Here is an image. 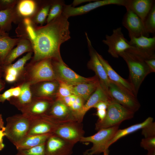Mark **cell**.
<instances>
[{
  "label": "cell",
  "instance_id": "obj_1",
  "mask_svg": "<svg viewBox=\"0 0 155 155\" xmlns=\"http://www.w3.org/2000/svg\"><path fill=\"white\" fill-rule=\"evenodd\" d=\"M68 19L62 13L45 25L38 26L34 25L29 18L24 19L22 36L31 44L34 53L31 62L61 57L60 46L70 38Z\"/></svg>",
  "mask_w": 155,
  "mask_h": 155
},
{
  "label": "cell",
  "instance_id": "obj_2",
  "mask_svg": "<svg viewBox=\"0 0 155 155\" xmlns=\"http://www.w3.org/2000/svg\"><path fill=\"white\" fill-rule=\"evenodd\" d=\"M129 70L128 81L137 96L140 87L146 77L151 73L145 61V59L129 49L120 54Z\"/></svg>",
  "mask_w": 155,
  "mask_h": 155
},
{
  "label": "cell",
  "instance_id": "obj_3",
  "mask_svg": "<svg viewBox=\"0 0 155 155\" xmlns=\"http://www.w3.org/2000/svg\"><path fill=\"white\" fill-rule=\"evenodd\" d=\"M22 75L23 82H28L31 86L44 81L57 80L51 59L31 62L20 76Z\"/></svg>",
  "mask_w": 155,
  "mask_h": 155
},
{
  "label": "cell",
  "instance_id": "obj_4",
  "mask_svg": "<svg viewBox=\"0 0 155 155\" xmlns=\"http://www.w3.org/2000/svg\"><path fill=\"white\" fill-rule=\"evenodd\" d=\"M6 121L5 136L16 146L27 136L30 125V120L22 114L8 117Z\"/></svg>",
  "mask_w": 155,
  "mask_h": 155
},
{
  "label": "cell",
  "instance_id": "obj_5",
  "mask_svg": "<svg viewBox=\"0 0 155 155\" xmlns=\"http://www.w3.org/2000/svg\"><path fill=\"white\" fill-rule=\"evenodd\" d=\"M134 114L113 100L108 104L105 118L102 121H97L95 129L98 131L119 125L123 121L132 118Z\"/></svg>",
  "mask_w": 155,
  "mask_h": 155
},
{
  "label": "cell",
  "instance_id": "obj_6",
  "mask_svg": "<svg viewBox=\"0 0 155 155\" xmlns=\"http://www.w3.org/2000/svg\"><path fill=\"white\" fill-rule=\"evenodd\" d=\"M119 125L101 129L93 135L82 137L80 142H90L93 144L90 148L84 152L83 155H97L108 150V144L119 129Z\"/></svg>",
  "mask_w": 155,
  "mask_h": 155
},
{
  "label": "cell",
  "instance_id": "obj_7",
  "mask_svg": "<svg viewBox=\"0 0 155 155\" xmlns=\"http://www.w3.org/2000/svg\"><path fill=\"white\" fill-rule=\"evenodd\" d=\"M52 61L57 80H60L73 86L92 81L97 78L96 75L86 78L79 75L68 67L61 57L52 59Z\"/></svg>",
  "mask_w": 155,
  "mask_h": 155
},
{
  "label": "cell",
  "instance_id": "obj_8",
  "mask_svg": "<svg viewBox=\"0 0 155 155\" xmlns=\"http://www.w3.org/2000/svg\"><path fill=\"white\" fill-rule=\"evenodd\" d=\"M30 119V125L27 135L53 134L60 125L69 122L57 120L47 114Z\"/></svg>",
  "mask_w": 155,
  "mask_h": 155
},
{
  "label": "cell",
  "instance_id": "obj_9",
  "mask_svg": "<svg viewBox=\"0 0 155 155\" xmlns=\"http://www.w3.org/2000/svg\"><path fill=\"white\" fill-rule=\"evenodd\" d=\"M102 41L108 46V52L114 58H118L120 54L132 47L124 37L121 27L113 29L112 34L106 35Z\"/></svg>",
  "mask_w": 155,
  "mask_h": 155
},
{
  "label": "cell",
  "instance_id": "obj_10",
  "mask_svg": "<svg viewBox=\"0 0 155 155\" xmlns=\"http://www.w3.org/2000/svg\"><path fill=\"white\" fill-rule=\"evenodd\" d=\"M82 123L76 120L63 123L58 126L53 134L75 145L84 136L85 132Z\"/></svg>",
  "mask_w": 155,
  "mask_h": 155
},
{
  "label": "cell",
  "instance_id": "obj_11",
  "mask_svg": "<svg viewBox=\"0 0 155 155\" xmlns=\"http://www.w3.org/2000/svg\"><path fill=\"white\" fill-rule=\"evenodd\" d=\"M108 92L113 100L134 113L140 107V104L136 97L125 92L111 81Z\"/></svg>",
  "mask_w": 155,
  "mask_h": 155
},
{
  "label": "cell",
  "instance_id": "obj_12",
  "mask_svg": "<svg viewBox=\"0 0 155 155\" xmlns=\"http://www.w3.org/2000/svg\"><path fill=\"white\" fill-rule=\"evenodd\" d=\"M90 59L87 63L88 68L94 71L99 80L100 85L108 94V89L110 81L99 59L97 52L93 47L87 33L85 32Z\"/></svg>",
  "mask_w": 155,
  "mask_h": 155
},
{
  "label": "cell",
  "instance_id": "obj_13",
  "mask_svg": "<svg viewBox=\"0 0 155 155\" xmlns=\"http://www.w3.org/2000/svg\"><path fill=\"white\" fill-rule=\"evenodd\" d=\"M125 0H95L94 2L77 7L71 5H64L62 13L67 18L72 16L81 15L100 7L110 5L124 6Z\"/></svg>",
  "mask_w": 155,
  "mask_h": 155
},
{
  "label": "cell",
  "instance_id": "obj_14",
  "mask_svg": "<svg viewBox=\"0 0 155 155\" xmlns=\"http://www.w3.org/2000/svg\"><path fill=\"white\" fill-rule=\"evenodd\" d=\"M131 49L145 59L155 58V36L152 37L141 36L130 38Z\"/></svg>",
  "mask_w": 155,
  "mask_h": 155
},
{
  "label": "cell",
  "instance_id": "obj_15",
  "mask_svg": "<svg viewBox=\"0 0 155 155\" xmlns=\"http://www.w3.org/2000/svg\"><path fill=\"white\" fill-rule=\"evenodd\" d=\"M52 98L33 96L31 101L20 111L30 119L46 114L55 100Z\"/></svg>",
  "mask_w": 155,
  "mask_h": 155
},
{
  "label": "cell",
  "instance_id": "obj_16",
  "mask_svg": "<svg viewBox=\"0 0 155 155\" xmlns=\"http://www.w3.org/2000/svg\"><path fill=\"white\" fill-rule=\"evenodd\" d=\"M122 24L127 30L130 38L138 37L141 36H149L150 34L146 30L143 21L129 9H126Z\"/></svg>",
  "mask_w": 155,
  "mask_h": 155
},
{
  "label": "cell",
  "instance_id": "obj_17",
  "mask_svg": "<svg viewBox=\"0 0 155 155\" xmlns=\"http://www.w3.org/2000/svg\"><path fill=\"white\" fill-rule=\"evenodd\" d=\"M74 145L53 134L45 143L46 155H71Z\"/></svg>",
  "mask_w": 155,
  "mask_h": 155
},
{
  "label": "cell",
  "instance_id": "obj_18",
  "mask_svg": "<svg viewBox=\"0 0 155 155\" xmlns=\"http://www.w3.org/2000/svg\"><path fill=\"white\" fill-rule=\"evenodd\" d=\"M112 100L109 94L103 89L100 84L82 108L77 112H72L73 117L76 121L82 123L86 113L98 102L101 101L110 102Z\"/></svg>",
  "mask_w": 155,
  "mask_h": 155
},
{
  "label": "cell",
  "instance_id": "obj_19",
  "mask_svg": "<svg viewBox=\"0 0 155 155\" xmlns=\"http://www.w3.org/2000/svg\"><path fill=\"white\" fill-rule=\"evenodd\" d=\"M97 54L110 80L125 92L136 97L137 95L128 80L121 77L113 69L107 60L97 52Z\"/></svg>",
  "mask_w": 155,
  "mask_h": 155
},
{
  "label": "cell",
  "instance_id": "obj_20",
  "mask_svg": "<svg viewBox=\"0 0 155 155\" xmlns=\"http://www.w3.org/2000/svg\"><path fill=\"white\" fill-rule=\"evenodd\" d=\"M59 86L57 80L40 82L31 86L33 96L52 98L55 97Z\"/></svg>",
  "mask_w": 155,
  "mask_h": 155
},
{
  "label": "cell",
  "instance_id": "obj_21",
  "mask_svg": "<svg viewBox=\"0 0 155 155\" xmlns=\"http://www.w3.org/2000/svg\"><path fill=\"white\" fill-rule=\"evenodd\" d=\"M154 0H125L124 6L139 17L144 22L154 4Z\"/></svg>",
  "mask_w": 155,
  "mask_h": 155
},
{
  "label": "cell",
  "instance_id": "obj_22",
  "mask_svg": "<svg viewBox=\"0 0 155 155\" xmlns=\"http://www.w3.org/2000/svg\"><path fill=\"white\" fill-rule=\"evenodd\" d=\"M46 114L56 119L64 121L75 120L68 107L60 100H55Z\"/></svg>",
  "mask_w": 155,
  "mask_h": 155
},
{
  "label": "cell",
  "instance_id": "obj_23",
  "mask_svg": "<svg viewBox=\"0 0 155 155\" xmlns=\"http://www.w3.org/2000/svg\"><path fill=\"white\" fill-rule=\"evenodd\" d=\"M19 85L21 88L19 96L17 98L12 97L9 101L20 111L30 102L33 95L31 90V85L29 83L23 82Z\"/></svg>",
  "mask_w": 155,
  "mask_h": 155
},
{
  "label": "cell",
  "instance_id": "obj_24",
  "mask_svg": "<svg viewBox=\"0 0 155 155\" xmlns=\"http://www.w3.org/2000/svg\"><path fill=\"white\" fill-rule=\"evenodd\" d=\"M100 83L98 78L90 81L81 83L72 86V94L86 101L95 92Z\"/></svg>",
  "mask_w": 155,
  "mask_h": 155
},
{
  "label": "cell",
  "instance_id": "obj_25",
  "mask_svg": "<svg viewBox=\"0 0 155 155\" xmlns=\"http://www.w3.org/2000/svg\"><path fill=\"white\" fill-rule=\"evenodd\" d=\"M17 46L7 55L3 63V66L11 64L17 58L26 52H32L33 49L30 41L25 38H20Z\"/></svg>",
  "mask_w": 155,
  "mask_h": 155
},
{
  "label": "cell",
  "instance_id": "obj_26",
  "mask_svg": "<svg viewBox=\"0 0 155 155\" xmlns=\"http://www.w3.org/2000/svg\"><path fill=\"white\" fill-rule=\"evenodd\" d=\"M53 133L27 135L15 146L18 150L29 149L45 143Z\"/></svg>",
  "mask_w": 155,
  "mask_h": 155
},
{
  "label": "cell",
  "instance_id": "obj_27",
  "mask_svg": "<svg viewBox=\"0 0 155 155\" xmlns=\"http://www.w3.org/2000/svg\"><path fill=\"white\" fill-rule=\"evenodd\" d=\"M20 39L10 38L7 33L0 29V58L2 64L7 55Z\"/></svg>",
  "mask_w": 155,
  "mask_h": 155
},
{
  "label": "cell",
  "instance_id": "obj_28",
  "mask_svg": "<svg viewBox=\"0 0 155 155\" xmlns=\"http://www.w3.org/2000/svg\"><path fill=\"white\" fill-rule=\"evenodd\" d=\"M152 117H149L144 121L140 123L135 124L126 128L118 129L114 136L108 142L107 146L108 148L112 144L115 142L119 139L130 133L136 131L143 128L153 122Z\"/></svg>",
  "mask_w": 155,
  "mask_h": 155
},
{
  "label": "cell",
  "instance_id": "obj_29",
  "mask_svg": "<svg viewBox=\"0 0 155 155\" xmlns=\"http://www.w3.org/2000/svg\"><path fill=\"white\" fill-rule=\"evenodd\" d=\"M16 18V13L12 7L0 10V29L5 32L9 31Z\"/></svg>",
  "mask_w": 155,
  "mask_h": 155
},
{
  "label": "cell",
  "instance_id": "obj_30",
  "mask_svg": "<svg viewBox=\"0 0 155 155\" xmlns=\"http://www.w3.org/2000/svg\"><path fill=\"white\" fill-rule=\"evenodd\" d=\"M36 8V3L34 1L23 0L18 3L17 10L20 15L24 17H28L33 14Z\"/></svg>",
  "mask_w": 155,
  "mask_h": 155
},
{
  "label": "cell",
  "instance_id": "obj_31",
  "mask_svg": "<svg viewBox=\"0 0 155 155\" xmlns=\"http://www.w3.org/2000/svg\"><path fill=\"white\" fill-rule=\"evenodd\" d=\"M58 87L56 93L55 100H58L73 94V85L60 80H57Z\"/></svg>",
  "mask_w": 155,
  "mask_h": 155
},
{
  "label": "cell",
  "instance_id": "obj_32",
  "mask_svg": "<svg viewBox=\"0 0 155 155\" xmlns=\"http://www.w3.org/2000/svg\"><path fill=\"white\" fill-rule=\"evenodd\" d=\"M146 32L148 34L155 33V3L144 21Z\"/></svg>",
  "mask_w": 155,
  "mask_h": 155
},
{
  "label": "cell",
  "instance_id": "obj_33",
  "mask_svg": "<svg viewBox=\"0 0 155 155\" xmlns=\"http://www.w3.org/2000/svg\"><path fill=\"white\" fill-rule=\"evenodd\" d=\"M65 5L63 1H56L52 4L46 19L48 23L58 17L62 12L63 6Z\"/></svg>",
  "mask_w": 155,
  "mask_h": 155
},
{
  "label": "cell",
  "instance_id": "obj_34",
  "mask_svg": "<svg viewBox=\"0 0 155 155\" xmlns=\"http://www.w3.org/2000/svg\"><path fill=\"white\" fill-rule=\"evenodd\" d=\"M45 143L29 149L18 150L15 155H46Z\"/></svg>",
  "mask_w": 155,
  "mask_h": 155
},
{
  "label": "cell",
  "instance_id": "obj_35",
  "mask_svg": "<svg viewBox=\"0 0 155 155\" xmlns=\"http://www.w3.org/2000/svg\"><path fill=\"white\" fill-rule=\"evenodd\" d=\"M32 54V52H28L15 63L9 65H10L18 71L20 73V76L24 71L25 65L26 62L31 58Z\"/></svg>",
  "mask_w": 155,
  "mask_h": 155
},
{
  "label": "cell",
  "instance_id": "obj_36",
  "mask_svg": "<svg viewBox=\"0 0 155 155\" xmlns=\"http://www.w3.org/2000/svg\"><path fill=\"white\" fill-rule=\"evenodd\" d=\"M51 5L47 4L43 7L38 13L36 17V22L42 24L48 16Z\"/></svg>",
  "mask_w": 155,
  "mask_h": 155
},
{
  "label": "cell",
  "instance_id": "obj_37",
  "mask_svg": "<svg viewBox=\"0 0 155 155\" xmlns=\"http://www.w3.org/2000/svg\"><path fill=\"white\" fill-rule=\"evenodd\" d=\"M140 145L148 151L155 150V136L142 139Z\"/></svg>",
  "mask_w": 155,
  "mask_h": 155
},
{
  "label": "cell",
  "instance_id": "obj_38",
  "mask_svg": "<svg viewBox=\"0 0 155 155\" xmlns=\"http://www.w3.org/2000/svg\"><path fill=\"white\" fill-rule=\"evenodd\" d=\"M142 129V133L144 138L155 136V122L150 123Z\"/></svg>",
  "mask_w": 155,
  "mask_h": 155
},
{
  "label": "cell",
  "instance_id": "obj_39",
  "mask_svg": "<svg viewBox=\"0 0 155 155\" xmlns=\"http://www.w3.org/2000/svg\"><path fill=\"white\" fill-rule=\"evenodd\" d=\"M12 88L6 90L3 94H0V102H4L5 101H9L12 97Z\"/></svg>",
  "mask_w": 155,
  "mask_h": 155
},
{
  "label": "cell",
  "instance_id": "obj_40",
  "mask_svg": "<svg viewBox=\"0 0 155 155\" xmlns=\"http://www.w3.org/2000/svg\"><path fill=\"white\" fill-rule=\"evenodd\" d=\"M145 61L151 73L155 72V58L145 59Z\"/></svg>",
  "mask_w": 155,
  "mask_h": 155
},
{
  "label": "cell",
  "instance_id": "obj_41",
  "mask_svg": "<svg viewBox=\"0 0 155 155\" xmlns=\"http://www.w3.org/2000/svg\"><path fill=\"white\" fill-rule=\"evenodd\" d=\"M110 102L105 101H100L97 103L93 108H96L97 110H106L108 104Z\"/></svg>",
  "mask_w": 155,
  "mask_h": 155
},
{
  "label": "cell",
  "instance_id": "obj_42",
  "mask_svg": "<svg viewBox=\"0 0 155 155\" xmlns=\"http://www.w3.org/2000/svg\"><path fill=\"white\" fill-rule=\"evenodd\" d=\"M106 113V110H97L96 115L98 117V120L101 121L105 118Z\"/></svg>",
  "mask_w": 155,
  "mask_h": 155
},
{
  "label": "cell",
  "instance_id": "obj_43",
  "mask_svg": "<svg viewBox=\"0 0 155 155\" xmlns=\"http://www.w3.org/2000/svg\"><path fill=\"white\" fill-rule=\"evenodd\" d=\"M21 92V88L20 86L18 85L17 86L12 88V97L17 98L20 95Z\"/></svg>",
  "mask_w": 155,
  "mask_h": 155
},
{
  "label": "cell",
  "instance_id": "obj_44",
  "mask_svg": "<svg viewBox=\"0 0 155 155\" xmlns=\"http://www.w3.org/2000/svg\"><path fill=\"white\" fill-rule=\"evenodd\" d=\"M5 128L3 129H0V151L2 150L5 146L3 139V137L5 136Z\"/></svg>",
  "mask_w": 155,
  "mask_h": 155
},
{
  "label": "cell",
  "instance_id": "obj_45",
  "mask_svg": "<svg viewBox=\"0 0 155 155\" xmlns=\"http://www.w3.org/2000/svg\"><path fill=\"white\" fill-rule=\"evenodd\" d=\"M95 0H75L73 1V3L71 5V6L73 7H74L75 5H77L80 3H82L83 2H87V1H94Z\"/></svg>",
  "mask_w": 155,
  "mask_h": 155
},
{
  "label": "cell",
  "instance_id": "obj_46",
  "mask_svg": "<svg viewBox=\"0 0 155 155\" xmlns=\"http://www.w3.org/2000/svg\"><path fill=\"white\" fill-rule=\"evenodd\" d=\"M5 83L4 82L0 79V92L5 87Z\"/></svg>",
  "mask_w": 155,
  "mask_h": 155
},
{
  "label": "cell",
  "instance_id": "obj_47",
  "mask_svg": "<svg viewBox=\"0 0 155 155\" xmlns=\"http://www.w3.org/2000/svg\"><path fill=\"white\" fill-rule=\"evenodd\" d=\"M5 128L4 122L2 118V115L0 114V129H3Z\"/></svg>",
  "mask_w": 155,
  "mask_h": 155
},
{
  "label": "cell",
  "instance_id": "obj_48",
  "mask_svg": "<svg viewBox=\"0 0 155 155\" xmlns=\"http://www.w3.org/2000/svg\"><path fill=\"white\" fill-rule=\"evenodd\" d=\"M3 72V65L1 61L0 58V79L2 77V73Z\"/></svg>",
  "mask_w": 155,
  "mask_h": 155
},
{
  "label": "cell",
  "instance_id": "obj_49",
  "mask_svg": "<svg viewBox=\"0 0 155 155\" xmlns=\"http://www.w3.org/2000/svg\"><path fill=\"white\" fill-rule=\"evenodd\" d=\"M146 155H155V150L148 151Z\"/></svg>",
  "mask_w": 155,
  "mask_h": 155
},
{
  "label": "cell",
  "instance_id": "obj_50",
  "mask_svg": "<svg viewBox=\"0 0 155 155\" xmlns=\"http://www.w3.org/2000/svg\"><path fill=\"white\" fill-rule=\"evenodd\" d=\"M109 150L105 151L103 153V155H109Z\"/></svg>",
  "mask_w": 155,
  "mask_h": 155
}]
</instances>
